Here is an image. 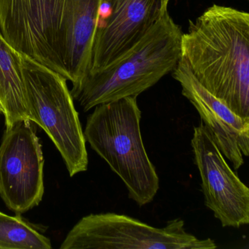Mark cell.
I'll use <instances>...</instances> for the list:
<instances>
[{"instance_id":"4","label":"cell","mask_w":249,"mask_h":249,"mask_svg":"<svg viewBox=\"0 0 249 249\" xmlns=\"http://www.w3.org/2000/svg\"><path fill=\"white\" fill-rule=\"evenodd\" d=\"M141 117L137 97H126L96 106L84 132L86 141L122 179L128 196L140 207L151 203L160 189L142 141Z\"/></svg>"},{"instance_id":"12","label":"cell","mask_w":249,"mask_h":249,"mask_svg":"<svg viewBox=\"0 0 249 249\" xmlns=\"http://www.w3.org/2000/svg\"><path fill=\"white\" fill-rule=\"evenodd\" d=\"M50 240L21 218L0 212V249H51Z\"/></svg>"},{"instance_id":"13","label":"cell","mask_w":249,"mask_h":249,"mask_svg":"<svg viewBox=\"0 0 249 249\" xmlns=\"http://www.w3.org/2000/svg\"><path fill=\"white\" fill-rule=\"evenodd\" d=\"M170 0H161V3H162V9L164 11H167V6H168L169 2Z\"/></svg>"},{"instance_id":"7","label":"cell","mask_w":249,"mask_h":249,"mask_svg":"<svg viewBox=\"0 0 249 249\" xmlns=\"http://www.w3.org/2000/svg\"><path fill=\"white\" fill-rule=\"evenodd\" d=\"M30 122L7 127L0 145V196L17 214L38 205L44 193L43 151Z\"/></svg>"},{"instance_id":"3","label":"cell","mask_w":249,"mask_h":249,"mask_svg":"<svg viewBox=\"0 0 249 249\" xmlns=\"http://www.w3.org/2000/svg\"><path fill=\"white\" fill-rule=\"evenodd\" d=\"M181 28L166 11L144 37L106 68L89 71L71 94L84 111L138 97L174 71L182 58Z\"/></svg>"},{"instance_id":"14","label":"cell","mask_w":249,"mask_h":249,"mask_svg":"<svg viewBox=\"0 0 249 249\" xmlns=\"http://www.w3.org/2000/svg\"><path fill=\"white\" fill-rule=\"evenodd\" d=\"M0 111L2 112V107L0 106Z\"/></svg>"},{"instance_id":"2","label":"cell","mask_w":249,"mask_h":249,"mask_svg":"<svg viewBox=\"0 0 249 249\" xmlns=\"http://www.w3.org/2000/svg\"><path fill=\"white\" fill-rule=\"evenodd\" d=\"M182 58L198 82L249 119V14L213 4L182 35Z\"/></svg>"},{"instance_id":"6","label":"cell","mask_w":249,"mask_h":249,"mask_svg":"<svg viewBox=\"0 0 249 249\" xmlns=\"http://www.w3.org/2000/svg\"><path fill=\"white\" fill-rule=\"evenodd\" d=\"M211 238L199 239L187 232L180 218L165 227H153L115 213L90 214L69 231L61 249H214Z\"/></svg>"},{"instance_id":"9","label":"cell","mask_w":249,"mask_h":249,"mask_svg":"<svg viewBox=\"0 0 249 249\" xmlns=\"http://www.w3.org/2000/svg\"><path fill=\"white\" fill-rule=\"evenodd\" d=\"M165 12L161 0H102L88 72L123 56Z\"/></svg>"},{"instance_id":"10","label":"cell","mask_w":249,"mask_h":249,"mask_svg":"<svg viewBox=\"0 0 249 249\" xmlns=\"http://www.w3.org/2000/svg\"><path fill=\"white\" fill-rule=\"evenodd\" d=\"M181 86L182 94L195 107L222 155L232 163L234 170L244 164L249 155V119L230 110L222 101L204 88L181 58L173 71Z\"/></svg>"},{"instance_id":"5","label":"cell","mask_w":249,"mask_h":249,"mask_svg":"<svg viewBox=\"0 0 249 249\" xmlns=\"http://www.w3.org/2000/svg\"><path fill=\"white\" fill-rule=\"evenodd\" d=\"M20 61L29 119L49 135L71 177L86 171L87 141L66 78L21 53Z\"/></svg>"},{"instance_id":"15","label":"cell","mask_w":249,"mask_h":249,"mask_svg":"<svg viewBox=\"0 0 249 249\" xmlns=\"http://www.w3.org/2000/svg\"><path fill=\"white\" fill-rule=\"evenodd\" d=\"M0 113H1V111H0Z\"/></svg>"},{"instance_id":"1","label":"cell","mask_w":249,"mask_h":249,"mask_svg":"<svg viewBox=\"0 0 249 249\" xmlns=\"http://www.w3.org/2000/svg\"><path fill=\"white\" fill-rule=\"evenodd\" d=\"M102 0H0V32L17 52L78 84L88 72Z\"/></svg>"},{"instance_id":"8","label":"cell","mask_w":249,"mask_h":249,"mask_svg":"<svg viewBox=\"0 0 249 249\" xmlns=\"http://www.w3.org/2000/svg\"><path fill=\"white\" fill-rule=\"evenodd\" d=\"M191 145L207 208L223 227L249 224V187L231 170L202 122L194 127Z\"/></svg>"},{"instance_id":"11","label":"cell","mask_w":249,"mask_h":249,"mask_svg":"<svg viewBox=\"0 0 249 249\" xmlns=\"http://www.w3.org/2000/svg\"><path fill=\"white\" fill-rule=\"evenodd\" d=\"M0 106L10 127L17 122L29 120L20 53L5 40L0 32Z\"/></svg>"}]
</instances>
